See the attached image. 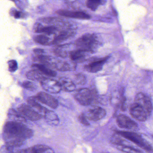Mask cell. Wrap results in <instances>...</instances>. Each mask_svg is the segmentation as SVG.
Returning <instances> with one entry per match:
<instances>
[{
  "instance_id": "836d02e7",
  "label": "cell",
  "mask_w": 153,
  "mask_h": 153,
  "mask_svg": "<svg viewBox=\"0 0 153 153\" xmlns=\"http://www.w3.org/2000/svg\"><path fill=\"white\" fill-rule=\"evenodd\" d=\"M14 16L16 19H19L20 17L21 13L19 11H15L14 13Z\"/></svg>"
},
{
  "instance_id": "603a6c76",
  "label": "cell",
  "mask_w": 153,
  "mask_h": 153,
  "mask_svg": "<svg viewBox=\"0 0 153 153\" xmlns=\"http://www.w3.org/2000/svg\"><path fill=\"white\" fill-rule=\"evenodd\" d=\"M31 148L34 153H55L52 148L44 145H37Z\"/></svg>"
},
{
  "instance_id": "d6a6232c",
  "label": "cell",
  "mask_w": 153,
  "mask_h": 153,
  "mask_svg": "<svg viewBox=\"0 0 153 153\" xmlns=\"http://www.w3.org/2000/svg\"><path fill=\"white\" fill-rule=\"evenodd\" d=\"M19 153H34V152L32 151V148H30L20 151Z\"/></svg>"
},
{
  "instance_id": "4316f807",
  "label": "cell",
  "mask_w": 153,
  "mask_h": 153,
  "mask_svg": "<svg viewBox=\"0 0 153 153\" xmlns=\"http://www.w3.org/2000/svg\"><path fill=\"white\" fill-rule=\"evenodd\" d=\"M74 82L78 85H83L85 84L86 82V76L82 74H76L74 77Z\"/></svg>"
},
{
  "instance_id": "52a82bcc",
  "label": "cell",
  "mask_w": 153,
  "mask_h": 153,
  "mask_svg": "<svg viewBox=\"0 0 153 153\" xmlns=\"http://www.w3.org/2000/svg\"><path fill=\"white\" fill-rule=\"evenodd\" d=\"M40 83L43 89L50 93H58L62 90L58 81L53 79L46 78L41 81Z\"/></svg>"
},
{
  "instance_id": "7c38bea8",
  "label": "cell",
  "mask_w": 153,
  "mask_h": 153,
  "mask_svg": "<svg viewBox=\"0 0 153 153\" xmlns=\"http://www.w3.org/2000/svg\"><path fill=\"white\" fill-rule=\"evenodd\" d=\"M106 112L104 109L100 107H94L90 109L85 115L88 119L93 121H97L103 118Z\"/></svg>"
},
{
  "instance_id": "4dcf8cb0",
  "label": "cell",
  "mask_w": 153,
  "mask_h": 153,
  "mask_svg": "<svg viewBox=\"0 0 153 153\" xmlns=\"http://www.w3.org/2000/svg\"><path fill=\"white\" fill-rule=\"evenodd\" d=\"M78 120L80 123L84 126H88L90 125L89 122L87 120V118L85 114H82L78 117Z\"/></svg>"
},
{
  "instance_id": "277c9868",
  "label": "cell",
  "mask_w": 153,
  "mask_h": 153,
  "mask_svg": "<svg viewBox=\"0 0 153 153\" xmlns=\"http://www.w3.org/2000/svg\"><path fill=\"white\" fill-rule=\"evenodd\" d=\"M74 97L81 105L88 106L94 102L96 100V94L94 91L88 88H82L76 91Z\"/></svg>"
},
{
  "instance_id": "e0dca14e",
  "label": "cell",
  "mask_w": 153,
  "mask_h": 153,
  "mask_svg": "<svg viewBox=\"0 0 153 153\" xmlns=\"http://www.w3.org/2000/svg\"><path fill=\"white\" fill-rule=\"evenodd\" d=\"M34 69L38 70L47 76H55L56 75V73L55 71L50 69L47 65L43 64H35L32 65Z\"/></svg>"
},
{
  "instance_id": "7a4b0ae2",
  "label": "cell",
  "mask_w": 153,
  "mask_h": 153,
  "mask_svg": "<svg viewBox=\"0 0 153 153\" xmlns=\"http://www.w3.org/2000/svg\"><path fill=\"white\" fill-rule=\"evenodd\" d=\"M75 44L78 49L88 53H93L99 47V42L95 35L86 34L78 38Z\"/></svg>"
},
{
  "instance_id": "ffe728a7",
  "label": "cell",
  "mask_w": 153,
  "mask_h": 153,
  "mask_svg": "<svg viewBox=\"0 0 153 153\" xmlns=\"http://www.w3.org/2000/svg\"><path fill=\"white\" fill-rule=\"evenodd\" d=\"M27 76L28 79L33 81H39L41 82L45 78H47L45 75L42 74L38 70L34 69L29 71L27 74Z\"/></svg>"
},
{
  "instance_id": "cb8c5ba5",
  "label": "cell",
  "mask_w": 153,
  "mask_h": 153,
  "mask_svg": "<svg viewBox=\"0 0 153 153\" xmlns=\"http://www.w3.org/2000/svg\"><path fill=\"white\" fill-rule=\"evenodd\" d=\"M105 0H87L86 5L87 7L93 11H95L99 5L104 4Z\"/></svg>"
},
{
  "instance_id": "4fadbf2b",
  "label": "cell",
  "mask_w": 153,
  "mask_h": 153,
  "mask_svg": "<svg viewBox=\"0 0 153 153\" xmlns=\"http://www.w3.org/2000/svg\"><path fill=\"white\" fill-rule=\"evenodd\" d=\"M61 16L78 19H90L91 16L85 13L82 12H73L66 10H59L56 12Z\"/></svg>"
},
{
  "instance_id": "d4e9b609",
  "label": "cell",
  "mask_w": 153,
  "mask_h": 153,
  "mask_svg": "<svg viewBox=\"0 0 153 153\" xmlns=\"http://www.w3.org/2000/svg\"><path fill=\"white\" fill-rule=\"evenodd\" d=\"M117 149H118L119 151L124 152L127 153H141V152L137 149L132 147V146H128L127 145H119L116 146Z\"/></svg>"
},
{
  "instance_id": "6da1fadb",
  "label": "cell",
  "mask_w": 153,
  "mask_h": 153,
  "mask_svg": "<svg viewBox=\"0 0 153 153\" xmlns=\"http://www.w3.org/2000/svg\"><path fill=\"white\" fill-rule=\"evenodd\" d=\"M3 132L6 145L14 148L23 145L26 139L31 138L33 135L31 129L17 121H8L6 123Z\"/></svg>"
},
{
  "instance_id": "ac0fdd59",
  "label": "cell",
  "mask_w": 153,
  "mask_h": 153,
  "mask_svg": "<svg viewBox=\"0 0 153 153\" xmlns=\"http://www.w3.org/2000/svg\"><path fill=\"white\" fill-rule=\"evenodd\" d=\"M39 102V101L38 100L36 97H30L27 100V102L29 104V106L34 109L35 110L37 111L39 113H43L44 116V114L47 110V109L42 106Z\"/></svg>"
},
{
  "instance_id": "8fae6325",
  "label": "cell",
  "mask_w": 153,
  "mask_h": 153,
  "mask_svg": "<svg viewBox=\"0 0 153 153\" xmlns=\"http://www.w3.org/2000/svg\"><path fill=\"white\" fill-rule=\"evenodd\" d=\"M108 59V56L97 59L92 62L85 66V69L87 71L91 73H97L101 71L103 65L106 63Z\"/></svg>"
},
{
  "instance_id": "9a60e30c",
  "label": "cell",
  "mask_w": 153,
  "mask_h": 153,
  "mask_svg": "<svg viewBox=\"0 0 153 153\" xmlns=\"http://www.w3.org/2000/svg\"><path fill=\"white\" fill-rule=\"evenodd\" d=\"M62 90L67 92H72L76 89L74 83L70 78L66 77H62L58 80Z\"/></svg>"
},
{
  "instance_id": "9c48e42d",
  "label": "cell",
  "mask_w": 153,
  "mask_h": 153,
  "mask_svg": "<svg viewBox=\"0 0 153 153\" xmlns=\"http://www.w3.org/2000/svg\"><path fill=\"white\" fill-rule=\"evenodd\" d=\"M117 122L118 126L121 128L135 130L138 127L137 124L135 121L126 115H119Z\"/></svg>"
},
{
  "instance_id": "484cf974",
  "label": "cell",
  "mask_w": 153,
  "mask_h": 153,
  "mask_svg": "<svg viewBox=\"0 0 153 153\" xmlns=\"http://www.w3.org/2000/svg\"><path fill=\"white\" fill-rule=\"evenodd\" d=\"M34 40L36 43L43 45H46L51 44L49 38L45 35H40L36 36L34 37Z\"/></svg>"
},
{
  "instance_id": "5bb4252c",
  "label": "cell",
  "mask_w": 153,
  "mask_h": 153,
  "mask_svg": "<svg viewBox=\"0 0 153 153\" xmlns=\"http://www.w3.org/2000/svg\"><path fill=\"white\" fill-rule=\"evenodd\" d=\"M52 66L61 71H68L75 70L76 65L74 62H53Z\"/></svg>"
},
{
  "instance_id": "2e32d148",
  "label": "cell",
  "mask_w": 153,
  "mask_h": 153,
  "mask_svg": "<svg viewBox=\"0 0 153 153\" xmlns=\"http://www.w3.org/2000/svg\"><path fill=\"white\" fill-rule=\"evenodd\" d=\"M88 53L85 51L77 49L70 52V56L71 60L74 62H82L86 60Z\"/></svg>"
},
{
  "instance_id": "f1b7e54d",
  "label": "cell",
  "mask_w": 153,
  "mask_h": 153,
  "mask_svg": "<svg viewBox=\"0 0 153 153\" xmlns=\"http://www.w3.org/2000/svg\"><path fill=\"white\" fill-rule=\"evenodd\" d=\"M22 86L27 90L29 91H33L36 89V85L34 84V83L30 81H26L24 82L22 84Z\"/></svg>"
},
{
  "instance_id": "44dd1931",
  "label": "cell",
  "mask_w": 153,
  "mask_h": 153,
  "mask_svg": "<svg viewBox=\"0 0 153 153\" xmlns=\"http://www.w3.org/2000/svg\"><path fill=\"white\" fill-rule=\"evenodd\" d=\"M44 116L46 120L49 124L56 125L59 123V119L58 116L52 111L47 109Z\"/></svg>"
},
{
  "instance_id": "3957f363",
  "label": "cell",
  "mask_w": 153,
  "mask_h": 153,
  "mask_svg": "<svg viewBox=\"0 0 153 153\" xmlns=\"http://www.w3.org/2000/svg\"><path fill=\"white\" fill-rule=\"evenodd\" d=\"M117 133L120 135L123 138L131 141L143 149L148 152H153L152 146L138 134L134 132L122 131H117Z\"/></svg>"
},
{
  "instance_id": "30bf717a",
  "label": "cell",
  "mask_w": 153,
  "mask_h": 153,
  "mask_svg": "<svg viewBox=\"0 0 153 153\" xmlns=\"http://www.w3.org/2000/svg\"><path fill=\"white\" fill-rule=\"evenodd\" d=\"M130 113L134 118L141 122L146 120L149 116L145 110L135 102L131 105Z\"/></svg>"
},
{
  "instance_id": "f546056e",
  "label": "cell",
  "mask_w": 153,
  "mask_h": 153,
  "mask_svg": "<svg viewBox=\"0 0 153 153\" xmlns=\"http://www.w3.org/2000/svg\"><path fill=\"white\" fill-rule=\"evenodd\" d=\"M9 70L11 72H14L18 69V64L15 60H10L8 62Z\"/></svg>"
},
{
  "instance_id": "1f68e13d",
  "label": "cell",
  "mask_w": 153,
  "mask_h": 153,
  "mask_svg": "<svg viewBox=\"0 0 153 153\" xmlns=\"http://www.w3.org/2000/svg\"><path fill=\"white\" fill-rule=\"evenodd\" d=\"M44 50L41 48H36L34 49V53H35L36 56L41 55L44 54Z\"/></svg>"
},
{
  "instance_id": "ba28073f",
  "label": "cell",
  "mask_w": 153,
  "mask_h": 153,
  "mask_svg": "<svg viewBox=\"0 0 153 153\" xmlns=\"http://www.w3.org/2000/svg\"><path fill=\"white\" fill-rule=\"evenodd\" d=\"M36 98L39 102L46 104L52 108L55 109L58 107V101L52 95L45 92L38 93Z\"/></svg>"
},
{
  "instance_id": "83f0119b",
  "label": "cell",
  "mask_w": 153,
  "mask_h": 153,
  "mask_svg": "<svg viewBox=\"0 0 153 153\" xmlns=\"http://www.w3.org/2000/svg\"><path fill=\"white\" fill-rule=\"evenodd\" d=\"M53 52L57 56H59V57H63V58L66 57L67 56V54H68L67 52L65 50L63 49L62 48L59 47L55 48L54 49Z\"/></svg>"
},
{
  "instance_id": "d6986e66",
  "label": "cell",
  "mask_w": 153,
  "mask_h": 153,
  "mask_svg": "<svg viewBox=\"0 0 153 153\" xmlns=\"http://www.w3.org/2000/svg\"><path fill=\"white\" fill-rule=\"evenodd\" d=\"M34 30L36 33H45L48 35H51L55 33L56 29L54 26L43 27L41 24L36 23L34 26Z\"/></svg>"
},
{
  "instance_id": "8992f818",
  "label": "cell",
  "mask_w": 153,
  "mask_h": 153,
  "mask_svg": "<svg viewBox=\"0 0 153 153\" xmlns=\"http://www.w3.org/2000/svg\"><path fill=\"white\" fill-rule=\"evenodd\" d=\"M135 102L143 108L149 116L150 115L152 110V105L147 95L143 93L137 94L135 98Z\"/></svg>"
},
{
  "instance_id": "7402d4cb",
  "label": "cell",
  "mask_w": 153,
  "mask_h": 153,
  "mask_svg": "<svg viewBox=\"0 0 153 153\" xmlns=\"http://www.w3.org/2000/svg\"><path fill=\"white\" fill-rule=\"evenodd\" d=\"M73 32H70V31H63L59 35L55 37L52 42V44L53 45H58L68 39L70 37L73 36Z\"/></svg>"
},
{
  "instance_id": "5b68a950",
  "label": "cell",
  "mask_w": 153,
  "mask_h": 153,
  "mask_svg": "<svg viewBox=\"0 0 153 153\" xmlns=\"http://www.w3.org/2000/svg\"><path fill=\"white\" fill-rule=\"evenodd\" d=\"M19 113L25 119L36 121L42 118L43 116L29 105L22 104L18 108Z\"/></svg>"
}]
</instances>
